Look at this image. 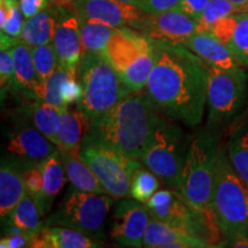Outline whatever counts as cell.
Segmentation results:
<instances>
[{"label":"cell","instance_id":"obj_22","mask_svg":"<svg viewBox=\"0 0 248 248\" xmlns=\"http://www.w3.org/2000/svg\"><path fill=\"white\" fill-rule=\"evenodd\" d=\"M12 54L14 62V85L12 91L21 93L23 98L29 100H36L33 92L40 80L33 63L31 47L18 39L12 46Z\"/></svg>","mask_w":248,"mask_h":248},{"label":"cell","instance_id":"obj_6","mask_svg":"<svg viewBox=\"0 0 248 248\" xmlns=\"http://www.w3.org/2000/svg\"><path fill=\"white\" fill-rule=\"evenodd\" d=\"M146 206L153 218L197 238L208 247H217L223 239L212 212L198 209L177 188L157 190Z\"/></svg>","mask_w":248,"mask_h":248},{"label":"cell","instance_id":"obj_16","mask_svg":"<svg viewBox=\"0 0 248 248\" xmlns=\"http://www.w3.org/2000/svg\"><path fill=\"white\" fill-rule=\"evenodd\" d=\"M52 44L59 63L71 70H78L83 57L80 21L71 7H62Z\"/></svg>","mask_w":248,"mask_h":248},{"label":"cell","instance_id":"obj_15","mask_svg":"<svg viewBox=\"0 0 248 248\" xmlns=\"http://www.w3.org/2000/svg\"><path fill=\"white\" fill-rule=\"evenodd\" d=\"M6 154L27 163H42L58 146L45 137L35 125L20 124L7 136Z\"/></svg>","mask_w":248,"mask_h":248},{"label":"cell","instance_id":"obj_34","mask_svg":"<svg viewBox=\"0 0 248 248\" xmlns=\"http://www.w3.org/2000/svg\"><path fill=\"white\" fill-rule=\"evenodd\" d=\"M23 181L27 193L33 198L40 210L44 194V179H43L42 163H31L23 172Z\"/></svg>","mask_w":248,"mask_h":248},{"label":"cell","instance_id":"obj_32","mask_svg":"<svg viewBox=\"0 0 248 248\" xmlns=\"http://www.w3.org/2000/svg\"><path fill=\"white\" fill-rule=\"evenodd\" d=\"M239 13L230 0H210L198 20L197 32H209L216 22L229 15Z\"/></svg>","mask_w":248,"mask_h":248},{"label":"cell","instance_id":"obj_35","mask_svg":"<svg viewBox=\"0 0 248 248\" xmlns=\"http://www.w3.org/2000/svg\"><path fill=\"white\" fill-rule=\"evenodd\" d=\"M14 85V62L12 47L0 48V88L1 99L7 95L9 90H13Z\"/></svg>","mask_w":248,"mask_h":248},{"label":"cell","instance_id":"obj_40","mask_svg":"<svg viewBox=\"0 0 248 248\" xmlns=\"http://www.w3.org/2000/svg\"><path fill=\"white\" fill-rule=\"evenodd\" d=\"M0 247L1 248H21L30 247L29 239L20 230L14 226L8 225V231L6 232L4 237L0 240Z\"/></svg>","mask_w":248,"mask_h":248},{"label":"cell","instance_id":"obj_1","mask_svg":"<svg viewBox=\"0 0 248 248\" xmlns=\"http://www.w3.org/2000/svg\"><path fill=\"white\" fill-rule=\"evenodd\" d=\"M152 42L155 61L145 93L164 116L195 128L207 107L208 64L184 44Z\"/></svg>","mask_w":248,"mask_h":248},{"label":"cell","instance_id":"obj_24","mask_svg":"<svg viewBox=\"0 0 248 248\" xmlns=\"http://www.w3.org/2000/svg\"><path fill=\"white\" fill-rule=\"evenodd\" d=\"M59 152H60L67 178L71 185L75 186L80 191L108 194L100 181L95 176V173L85 163V161L79 156V154H74L62 150H59Z\"/></svg>","mask_w":248,"mask_h":248},{"label":"cell","instance_id":"obj_38","mask_svg":"<svg viewBox=\"0 0 248 248\" xmlns=\"http://www.w3.org/2000/svg\"><path fill=\"white\" fill-rule=\"evenodd\" d=\"M83 97V88L77 75H73L64 82L62 86V99L66 107L74 106L80 101Z\"/></svg>","mask_w":248,"mask_h":248},{"label":"cell","instance_id":"obj_26","mask_svg":"<svg viewBox=\"0 0 248 248\" xmlns=\"http://www.w3.org/2000/svg\"><path fill=\"white\" fill-rule=\"evenodd\" d=\"M43 179H44V194H43V203L40 207V214L45 216L52 206L55 198L60 193L66 183V171L62 163L59 148L52 153L47 159L42 162Z\"/></svg>","mask_w":248,"mask_h":248},{"label":"cell","instance_id":"obj_8","mask_svg":"<svg viewBox=\"0 0 248 248\" xmlns=\"http://www.w3.org/2000/svg\"><path fill=\"white\" fill-rule=\"evenodd\" d=\"M105 55L132 92L145 91L155 61L152 39L131 28H120L108 43Z\"/></svg>","mask_w":248,"mask_h":248},{"label":"cell","instance_id":"obj_39","mask_svg":"<svg viewBox=\"0 0 248 248\" xmlns=\"http://www.w3.org/2000/svg\"><path fill=\"white\" fill-rule=\"evenodd\" d=\"M181 0H139L137 8L144 14H159L176 8Z\"/></svg>","mask_w":248,"mask_h":248},{"label":"cell","instance_id":"obj_7","mask_svg":"<svg viewBox=\"0 0 248 248\" xmlns=\"http://www.w3.org/2000/svg\"><path fill=\"white\" fill-rule=\"evenodd\" d=\"M248 99L246 68L219 69L208 66L207 126L222 132L230 129L245 114Z\"/></svg>","mask_w":248,"mask_h":248},{"label":"cell","instance_id":"obj_41","mask_svg":"<svg viewBox=\"0 0 248 248\" xmlns=\"http://www.w3.org/2000/svg\"><path fill=\"white\" fill-rule=\"evenodd\" d=\"M210 0H181L176 9H179L183 13L187 14L188 16L193 17L198 22L201 14L209 4Z\"/></svg>","mask_w":248,"mask_h":248},{"label":"cell","instance_id":"obj_46","mask_svg":"<svg viewBox=\"0 0 248 248\" xmlns=\"http://www.w3.org/2000/svg\"><path fill=\"white\" fill-rule=\"evenodd\" d=\"M247 113H248V110H247Z\"/></svg>","mask_w":248,"mask_h":248},{"label":"cell","instance_id":"obj_19","mask_svg":"<svg viewBox=\"0 0 248 248\" xmlns=\"http://www.w3.org/2000/svg\"><path fill=\"white\" fill-rule=\"evenodd\" d=\"M90 121L77 105L61 109L57 131V146L59 150L78 154L80 144L89 132Z\"/></svg>","mask_w":248,"mask_h":248},{"label":"cell","instance_id":"obj_5","mask_svg":"<svg viewBox=\"0 0 248 248\" xmlns=\"http://www.w3.org/2000/svg\"><path fill=\"white\" fill-rule=\"evenodd\" d=\"M77 77L83 88V97L77 106L84 111L90 123L132 93L102 53H83Z\"/></svg>","mask_w":248,"mask_h":248},{"label":"cell","instance_id":"obj_10","mask_svg":"<svg viewBox=\"0 0 248 248\" xmlns=\"http://www.w3.org/2000/svg\"><path fill=\"white\" fill-rule=\"evenodd\" d=\"M191 138L179 122L164 116L152 136L140 162L151 169L166 187L178 190Z\"/></svg>","mask_w":248,"mask_h":248},{"label":"cell","instance_id":"obj_27","mask_svg":"<svg viewBox=\"0 0 248 248\" xmlns=\"http://www.w3.org/2000/svg\"><path fill=\"white\" fill-rule=\"evenodd\" d=\"M40 217L43 216L36 201L26 192L22 199L18 201V203L14 207L5 221L7 222V225L14 226L22 232L29 239V243H31L33 237L43 228Z\"/></svg>","mask_w":248,"mask_h":248},{"label":"cell","instance_id":"obj_13","mask_svg":"<svg viewBox=\"0 0 248 248\" xmlns=\"http://www.w3.org/2000/svg\"><path fill=\"white\" fill-rule=\"evenodd\" d=\"M198 22L179 9L159 14H144L135 30L153 40L183 44L197 32Z\"/></svg>","mask_w":248,"mask_h":248},{"label":"cell","instance_id":"obj_18","mask_svg":"<svg viewBox=\"0 0 248 248\" xmlns=\"http://www.w3.org/2000/svg\"><path fill=\"white\" fill-rule=\"evenodd\" d=\"M209 67L219 69H237L241 67L229 46L209 32H195L183 43Z\"/></svg>","mask_w":248,"mask_h":248},{"label":"cell","instance_id":"obj_11","mask_svg":"<svg viewBox=\"0 0 248 248\" xmlns=\"http://www.w3.org/2000/svg\"><path fill=\"white\" fill-rule=\"evenodd\" d=\"M78 154L111 198H130L132 175L142 162L114 150L89 133L83 138Z\"/></svg>","mask_w":248,"mask_h":248},{"label":"cell","instance_id":"obj_14","mask_svg":"<svg viewBox=\"0 0 248 248\" xmlns=\"http://www.w3.org/2000/svg\"><path fill=\"white\" fill-rule=\"evenodd\" d=\"M71 8L80 20H92L116 28L135 30L142 13L136 6L120 0H76Z\"/></svg>","mask_w":248,"mask_h":248},{"label":"cell","instance_id":"obj_30","mask_svg":"<svg viewBox=\"0 0 248 248\" xmlns=\"http://www.w3.org/2000/svg\"><path fill=\"white\" fill-rule=\"evenodd\" d=\"M161 184V179L146 166L141 164L132 175L130 198L146 204L155 192L159 190Z\"/></svg>","mask_w":248,"mask_h":248},{"label":"cell","instance_id":"obj_21","mask_svg":"<svg viewBox=\"0 0 248 248\" xmlns=\"http://www.w3.org/2000/svg\"><path fill=\"white\" fill-rule=\"evenodd\" d=\"M142 247L147 248H206V244L173 226L152 217L144 235Z\"/></svg>","mask_w":248,"mask_h":248},{"label":"cell","instance_id":"obj_44","mask_svg":"<svg viewBox=\"0 0 248 248\" xmlns=\"http://www.w3.org/2000/svg\"><path fill=\"white\" fill-rule=\"evenodd\" d=\"M76 0H49L52 5L60 6V7H71V5Z\"/></svg>","mask_w":248,"mask_h":248},{"label":"cell","instance_id":"obj_17","mask_svg":"<svg viewBox=\"0 0 248 248\" xmlns=\"http://www.w3.org/2000/svg\"><path fill=\"white\" fill-rule=\"evenodd\" d=\"M29 164L5 154L0 168V215L1 221L8 217L18 201L26 194L23 172Z\"/></svg>","mask_w":248,"mask_h":248},{"label":"cell","instance_id":"obj_31","mask_svg":"<svg viewBox=\"0 0 248 248\" xmlns=\"http://www.w3.org/2000/svg\"><path fill=\"white\" fill-rule=\"evenodd\" d=\"M228 46L238 63L248 69V12L238 13L237 26Z\"/></svg>","mask_w":248,"mask_h":248},{"label":"cell","instance_id":"obj_29","mask_svg":"<svg viewBox=\"0 0 248 248\" xmlns=\"http://www.w3.org/2000/svg\"><path fill=\"white\" fill-rule=\"evenodd\" d=\"M79 21L83 53L95 52V53L105 54L108 43L117 30L116 28L98 22V21L80 20V18Z\"/></svg>","mask_w":248,"mask_h":248},{"label":"cell","instance_id":"obj_28","mask_svg":"<svg viewBox=\"0 0 248 248\" xmlns=\"http://www.w3.org/2000/svg\"><path fill=\"white\" fill-rule=\"evenodd\" d=\"M60 108L52 106L45 101L30 100L26 105V115L30 117L35 125L45 137L57 145V131L60 121Z\"/></svg>","mask_w":248,"mask_h":248},{"label":"cell","instance_id":"obj_9","mask_svg":"<svg viewBox=\"0 0 248 248\" xmlns=\"http://www.w3.org/2000/svg\"><path fill=\"white\" fill-rule=\"evenodd\" d=\"M113 199L109 194L84 192L71 185L58 208L43 225L74 229L99 240L104 237L105 223L114 203Z\"/></svg>","mask_w":248,"mask_h":248},{"label":"cell","instance_id":"obj_2","mask_svg":"<svg viewBox=\"0 0 248 248\" xmlns=\"http://www.w3.org/2000/svg\"><path fill=\"white\" fill-rule=\"evenodd\" d=\"M164 115L146 93H130L91 123L89 135L114 150L141 160Z\"/></svg>","mask_w":248,"mask_h":248},{"label":"cell","instance_id":"obj_12","mask_svg":"<svg viewBox=\"0 0 248 248\" xmlns=\"http://www.w3.org/2000/svg\"><path fill=\"white\" fill-rule=\"evenodd\" d=\"M152 215L145 203L124 198L113 214L110 238L121 247H142L144 235Z\"/></svg>","mask_w":248,"mask_h":248},{"label":"cell","instance_id":"obj_23","mask_svg":"<svg viewBox=\"0 0 248 248\" xmlns=\"http://www.w3.org/2000/svg\"><path fill=\"white\" fill-rule=\"evenodd\" d=\"M61 11L62 7L60 6L51 4L45 11L36 14L35 16L27 18L20 36L21 42L26 43L31 48L40 45L52 44Z\"/></svg>","mask_w":248,"mask_h":248},{"label":"cell","instance_id":"obj_45","mask_svg":"<svg viewBox=\"0 0 248 248\" xmlns=\"http://www.w3.org/2000/svg\"><path fill=\"white\" fill-rule=\"evenodd\" d=\"M120 1L125 2V4H129V5H132V6H136V7H137V4H138L139 0H120Z\"/></svg>","mask_w":248,"mask_h":248},{"label":"cell","instance_id":"obj_36","mask_svg":"<svg viewBox=\"0 0 248 248\" xmlns=\"http://www.w3.org/2000/svg\"><path fill=\"white\" fill-rule=\"evenodd\" d=\"M9 4V15L7 21H6L5 26L1 29V32L5 33L9 37L20 39L21 32H22V28L24 26V15L21 11L20 5H18V0H8Z\"/></svg>","mask_w":248,"mask_h":248},{"label":"cell","instance_id":"obj_3","mask_svg":"<svg viewBox=\"0 0 248 248\" xmlns=\"http://www.w3.org/2000/svg\"><path fill=\"white\" fill-rule=\"evenodd\" d=\"M210 212L223 235L217 247H248V185L221 145L216 162Z\"/></svg>","mask_w":248,"mask_h":248},{"label":"cell","instance_id":"obj_42","mask_svg":"<svg viewBox=\"0 0 248 248\" xmlns=\"http://www.w3.org/2000/svg\"><path fill=\"white\" fill-rule=\"evenodd\" d=\"M18 5L27 20L48 8L51 2L49 0H18Z\"/></svg>","mask_w":248,"mask_h":248},{"label":"cell","instance_id":"obj_43","mask_svg":"<svg viewBox=\"0 0 248 248\" xmlns=\"http://www.w3.org/2000/svg\"><path fill=\"white\" fill-rule=\"evenodd\" d=\"M239 13L248 12V0H230Z\"/></svg>","mask_w":248,"mask_h":248},{"label":"cell","instance_id":"obj_20","mask_svg":"<svg viewBox=\"0 0 248 248\" xmlns=\"http://www.w3.org/2000/svg\"><path fill=\"white\" fill-rule=\"evenodd\" d=\"M101 245L97 239L63 226H44L40 229L30 247L33 248H95Z\"/></svg>","mask_w":248,"mask_h":248},{"label":"cell","instance_id":"obj_4","mask_svg":"<svg viewBox=\"0 0 248 248\" xmlns=\"http://www.w3.org/2000/svg\"><path fill=\"white\" fill-rule=\"evenodd\" d=\"M221 132L208 126L192 136L178 191L202 212H210Z\"/></svg>","mask_w":248,"mask_h":248},{"label":"cell","instance_id":"obj_33","mask_svg":"<svg viewBox=\"0 0 248 248\" xmlns=\"http://www.w3.org/2000/svg\"><path fill=\"white\" fill-rule=\"evenodd\" d=\"M31 53H32L33 63H35L38 78L44 82L57 70L59 66V60L53 44L36 46L31 48Z\"/></svg>","mask_w":248,"mask_h":248},{"label":"cell","instance_id":"obj_25","mask_svg":"<svg viewBox=\"0 0 248 248\" xmlns=\"http://www.w3.org/2000/svg\"><path fill=\"white\" fill-rule=\"evenodd\" d=\"M226 151L238 175L248 185V113L245 114L229 129Z\"/></svg>","mask_w":248,"mask_h":248},{"label":"cell","instance_id":"obj_37","mask_svg":"<svg viewBox=\"0 0 248 248\" xmlns=\"http://www.w3.org/2000/svg\"><path fill=\"white\" fill-rule=\"evenodd\" d=\"M237 21L238 13L229 15V16L222 18L218 22L214 24V26L210 28L209 33H212L213 36H215L216 38L222 40L223 43H225V44L228 45L229 40L231 39L232 33H233L234 31V28L237 26Z\"/></svg>","mask_w":248,"mask_h":248}]
</instances>
